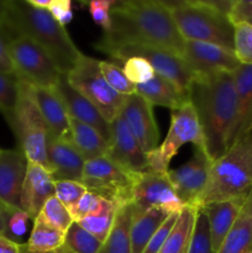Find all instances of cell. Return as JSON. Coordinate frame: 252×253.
Returning a JSON list of instances; mask_svg holds the SVG:
<instances>
[{
	"mask_svg": "<svg viewBox=\"0 0 252 253\" xmlns=\"http://www.w3.org/2000/svg\"><path fill=\"white\" fill-rule=\"evenodd\" d=\"M205 142L208 157L215 162L235 143L237 95L231 72L195 77L189 90Z\"/></svg>",
	"mask_w": 252,
	"mask_h": 253,
	"instance_id": "cell-1",
	"label": "cell"
},
{
	"mask_svg": "<svg viewBox=\"0 0 252 253\" xmlns=\"http://www.w3.org/2000/svg\"><path fill=\"white\" fill-rule=\"evenodd\" d=\"M111 27L98 43H135L160 47L182 57L184 42L169 7L161 0L115 1Z\"/></svg>",
	"mask_w": 252,
	"mask_h": 253,
	"instance_id": "cell-2",
	"label": "cell"
},
{
	"mask_svg": "<svg viewBox=\"0 0 252 253\" xmlns=\"http://www.w3.org/2000/svg\"><path fill=\"white\" fill-rule=\"evenodd\" d=\"M7 29L12 37L25 36L39 44L63 74L73 69L82 52L48 10L30 5L26 0H9Z\"/></svg>",
	"mask_w": 252,
	"mask_h": 253,
	"instance_id": "cell-3",
	"label": "cell"
},
{
	"mask_svg": "<svg viewBox=\"0 0 252 253\" xmlns=\"http://www.w3.org/2000/svg\"><path fill=\"white\" fill-rule=\"evenodd\" d=\"M184 40L209 42L234 51V25L229 19L234 0L163 1Z\"/></svg>",
	"mask_w": 252,
	"mask_h": 253,
	"instance_id": "cell-4",
	"label": "cell"
},
{
	"mask_svg": "<svg viewBox=\"0 0 252 253\" xmlns=\"http://www.w3.org/2000/svg\"><path fill=\"white\" fill-rule=\"evenodd\" d=\"M252 190V131L242 136L212 162L207 185L193 208L247 198Z\"/></svg>",
	"mask_w": 252,
	"mask_h": 253,
	"instance_id": "cell-5",
	"label": "cell"
},
{
	"mask_svg": "<svg viewBox=\"0 0 252 253\" xmlns=\"http://www.w3.org/2000/svg\"><path fill=\"white\" fill-rule=\"evenodd\" d=\"M17 79L19 99L14 115L7 124L14 131L19 148L24 152L27 162L42 166L51 173L47 158V145L52 133L32 98L29 82L19 77Z\"/></svg>",
	"mask_w": 252,
	"mask_h": 253,
	"instance_id": "cell-6",
	"label": "cell"
},
{
	"mask_svg": "<svg viewBox=\"0 0 252 253\" xmlns=\"http://www.w3.org/2000/svg\"><path fill=\"white\" fill-rule=\"evenodd\" d=\"M99 62L82 53L73 69L66 74V78L78 93L100 111L108 123H111L120 115L127 96L120 95L109 85L101 73Z\"/></svg>",
	"mask_w": 252,
	"mask_h": 253,
	"instance_id": "cell-7",
	"label": "cell"
},
{
	"mask_svg": "<svg viewBox=\"0 0 252 253\" xmlns=\"http://www.w3.org/2000/svg\"><path fill=\"white\" fill-rule=\"evenodd\" d=\"M193 143L195 148L205 151L204 136L198 115L190 101L172 111L170 126L162 145L146 153L150 172L167 175L169 163L184 143Z\"/></svg>",
	"mask_w": 252,
	"mask_h": 253,
	"instance_id": "cell-8",
	"label": "cell"
},
{
	"mask_svg": "<svg viewBox=\"0 0 252 253\" xmlns=\"http://www.w3.org/2000/svg\"><path fill=\"white\" fill-rule=\"evenodd\" d=\"M140 174L128 170L109 156L85 161L82 184L116 207L132 203L133 188Z\"/></svg>",
	"mask_w": 252,
	"mask_h": 253,
	"instance_id": "cell-9",
	"label": "cell"
},
{
	"mask_svg": "<svg viewBox=\"0 0 252 253\" xmlns=\"http://www.w3.org/2000/svg\"><path fill=\"white\" fill-rule=\"evenodd\" d=\"M95 48L119 61H125L131 57H141L153 67L156 73L177 84L187 93H189L190 86L195 79L194 73L190 71L188 64L179 54L160 47L135 43L113 44L96 42Z\"/></svg>",
	"mask_w": 252,
	"mask_h": 253,
	"instance_id": "cell-10",
	"label": "cell"
},
{
	"mask_svg": "<svg viewBox=\"0 0 252 253\" xmlns=\"http://www.w3.org/2000/svg\"><path fill=\"white\" fill-rule=\"evenodd\" d=\"M7 49L19 78L34 85L56 88L63 73L39 44L29 37L16 36L7 43Z\"/></svg>",
	"mask_w": 252,
	"mask_h": 253,
	"instance_id": "cell-11",
	"label": "cell"
},
{
	"mask_svg": "<svg viewBox=\"0 0 252 253\" xmlns=\"http://www.w3.org/2000/svg\"><path fill=\"white\" fill-rule=\"evenodd\" d=\"M133 217L155 208L170 212H180L185 205L180 202L167 175L146 172L140 174L133 188Z\"/></svg>",
	"mask_w": 252,
	"mask_h": 253,
	"instance_id": "cell-12",
	"label": "cell"
},
{
	"mask_svg": "<svg viewBox=\"0 0 252 253\" xmlns=\"http://www.w3.org/2000/svg\"><path fill=\"white\" fill-rule=\"evenodd\" d=\"M211 165L212 162L208 157L207 152L197 148L193 157L187 163L177 169H169L167 172L170 184L185 207H193L203 193L209 178Z\"/></svg>",
	"mask_w": 252,
	"mask_h": 253,
	"instance_id": "cell-13",
	"label": "cell"
},
{
	"mask_svg": "<svg viewBox=\"0 0 252 253\" xmlns=\"http://www.w3.org/2000/svg\"><path fill=\"white\" fill-rule=\"evenodd\" d=\"M182 58L195 77L216 72H234L240 62L234 51L209 42L185 40Z\"/></svg>",
	"mask_w": 252,
	"mask_h": 253,
	"instance_id": "cell-14",
	"label": "cell"
},
{
	"mask_svg": "<svg viewBox=\"0 0 252 253\" xmlns=\"http://www.w3.org/2000/svg\"><path fill=\"white\" fill-rule=\"evenodd\" d=\"M120 116L143 152L148 153L158 147L160 131L153 115V106L146 99L136 93L128 95Z\"/></svg>",
	"mask_w": 252,
	"mask_h": 253,
	"instance_id": "cell-15",
	"label": "cell"
},
{
	"mask_svg": "<svg viewBox=\"0 0 252 253\" xmlns=\"http://www.w3.org/2000/svg\"><path fill=\"white\" fill-rule=\"evenodd\" d=\"M27 160L20 148H0V200L9 209H21V193Z\"/></svg>",
	"mask_w": 252,
	"mask_h": 253,
	"instance_id": "cell-16",
	"label": "cell"
},
{
	"mask_svg": "<svg viewBox=\"0 0 252 253\" xmlns=\"http://www.w3.org/2000/svg\"><path fill=\"white\" fill-rule=\"evenodd\" d=\"M111 141L109 157L137 174L150 172L146 152L130 132L120 115L110 123Z\"/></svg>",
	"mask_w": 252,
	"mask_h": 253,
	"instance_id": "cell-17",
	"label": "cell"
},
{
	"mask_svg": "<svg viewBox=\"0 0 252 253\" xmlns=\"http://www.w3.org/2000/svg\"><path fill=\"white\" fill-rule=\"evenodd\" d=\"M54 90H56L57 93H58V95L61 96L69 118L94 127L109 143H110V123H108V121L104 119V116L101 115L100 111H99L88 99L84 98L81 93H78V91L68 83V81H67L66 78V74L62 76L61 81L57 84Z\"/></svg>",
	"mask_w": 252,
	"mask_h": 253,
	"instance_id": "cell-18",
	"label": "cell"
},
{
	"mask_svg": "<svg viewBox=\"0 0 252 253\" xmlns=\"http://www.w3.org/2000/svg\"><path fill=\"white\" fill-rule=\"evenodd\" d=\"M52 197H54V179L51 173L42 166L27 162L21 193V210L27 212L34 221Z\"/></svg>",
	"mask_w": 252,
	"mask_h": 253,
	"instance_id": "cell-19",
	"label": "cell"
},
{
	"mask_svg": "<svg viewBox=\"0 0 252 253\" xmlns=\"http://www.w3.org/2000/svg\"><path fill=\"white\" fill-rule=\"evenodd\" d=\"M47 158L54 180H73L82 183L85 160L71 141L51 135L47 145Z\"/></svg>",
	"mask_w": 252,
	"mask_h": 253,
	"instance_id": "cell-20",
	"label": "cell"
},
{
	"mask_svg": "<svg viewBox=\"0 0 252 253\" xmlns=\"http://www.w3.org/2000/svg\"><path fill=\"white\" fill-rule=\"evenodd\" d=\"M29 84L32 98L52 135L71 141V118L58 93L54 89Z\"/></svg>",
	"mask_w": 252,
	"mask_h": 253,
	"instance_id": "cell-21",
	"label": "cell"
},
{
	"mask_svg": "<svg viewBox=\"0 0 252 253\" xmlns=\"http://www.w3.org/2000/svg\"><path fill=\"white\" fill-rule=\"evenodd\" d=\"M246 199L247 198H239V199L212 203L200 209L204 211L209 221L210 239H211V247L214 253H216L225 237L236 222Z\"/></svg>",
	"mask_w": 252,
	"mask_h": 253,
	"instance_id": "cell-22",
	"label": "cell"
},
{
	"mask_svg": "<svg viewBox=\"0 0 252 253\" xmlns=\"http://www.w3.org/2000/svg\"><path fill=\"white\" fill-rule=\"evenodd\" d=\"M136 94L146 99L152 106H165L172 111L189 101V93L157 73L147 83L136 85Z\"/></svg>",
	"mask_w": 252,
	"mask_h": 253,
	"instance_id": "cell-23",
	"label": "cell"
},
{
	"mask_svg": "<svg viewBox=\"0 0 252 253\" xmlns=\"http://www.w3.org/2000/svg\"><path fill=\"white\" fill-rule=\"evenodd\" d=\"M237 95V126L235 142L252 131V64H242L232 72Z\"/></svg>",
	"mask_w": 252,
	"mask_h": 253,
	"instance_id": "cell-24",
	"label": "cell"
},
{
	"mask_svg": "<svg viewBox=\"0 0 252 253\" xmlns=\"http://www.w3.org/2000/svg\"><path fill=\"white\" fill-rule=\"evenodd\" d=\"M216 253H252V190Z\"/></svg>",
	"mask_w": 252,
	"mask_h": 253,
	"instance_id": "cell-25",
	"label": "cell"
},
{
	"mask_svg": "<svg viewBox=\"0 0 252 253\" xmlns=\"http://www.w3.org/2000/svg\"><path fill=\"white\" fill-rule=\"evenodd\" d=\"M133 221V204L119 205L115 220L99 253H132L131 226Z\"/></svg>",
	"mask_w": 252,
	"mask_h": 253,
	"instance_id": "cell-26",
	"label": "cell"
},
{
	"mask_svg": "<svg viewBox=\"0 0 252 253\" xmlns=\"http://www.w3.org/2000/svg\"><path fill=\"white\" fill-rule=\"evenodd\" d=\"M71 142L85 161L108 156L110 143L91 126L71 119Z\"/></svg>",
	"mask_w": 252,
	"mask_h": 253,
	"instance_id": "cell-27",
	"label": "cell"
},
{
	"mask_svg": "<svg viewBox=\"0 0 252 253\" xmlns=\"http://www.w3.org/2000/svg\"><path fill=\"white\" fill-rule=\"evenodd\" d=\"M173 212L162 208H155L143 212L140 216L133 217L131 226V249L132 253H143L148 242L157 232L161 225Z\"/></svg>",
	"mask_w": 252,
	"mask_h": 253,
	"instance_id": "cell-28",
	"label": "cell"
},
{
	"mask_svg": "<svg viewBox=\"0 0 252 253\" xmlns=\"http://www.w3.org/2000/svg\"><path fill=\"white\" fill-rule=\"evenodd\" d=\"M198 209L185 207L178 215L167 241L160 253H187L197 222Z\"/></svg>",
	"mask_w": 252,
	"mask_h": 253,
	"instance_id": "cell-29",
	"label": "cell"
},
{
	"mask_svg": "<svg viewBox=\"0 0 252 253\" xmlns=\"http://www.w3.org/2000/svg\"><path fill=\"white\" fill-rule=\"evenodd\" d=\"M64 237H66V232L52 226L39 214L34 220L31 234H30L29 240L25 242V246L31 252H54L63 246Z\"/></svg>",
	"mask_w": 252,
	"mask_h": 253,
	"instance_id": "cell-30",
	"label": "cell"
},
{
	"mask_svg": "<svg viewBox=\"0 0 252 253\" xmlns=\"http://www.w3.org/2000/svg\"><path fill=\"white\" fill-rule=\"evenodd\" d=\"M116 210H118V207L113 202L103 199L98 211L94 212L93 215H89V216L79 220L77 222L84 230H86L89 234H91L96 239L100 240L101 242H104L106 240V237H108L111 227H113Z\"/></svg>",
	"mask_w": 252,
	"mask_h": 253,
	"instance_id": "cell-31",
	"label": "cell"
},
{
	"mask_svg": "<svg viewBox=\"0 0 252 253\" xmlns=\"http://www.w3.org/2000/svg\"><path fill=\"white\" fill-rule=\"evenodd\" d=\"M64 246L73 253H99L103 242L74 221L67 230Z\"/></svg>",
	"mask_w": 252,
	"mask_h": 253,
	"instance_id": "cell-32",
	"label": "cell"
},
{
	"mask_svg": "<svg viewBox=\"0 0 252 253\" xmlns=\"http://www.w3.org/2000/svg\"><path fill=\"white\" fill-rule=\"evenodd\" d=\"M19 99V79L16 74L0 72V113L9 123Z\"/></svg>",
	"mask_w": 252,
	"mask_h": 253,
	"instance_id": "cell-33",
	"label": "cell"
},
{
	"mask_svg": "<svg viewBox=\"0 0 252 253\" xmlns=\"http://www.w3.org/2000/svg\"><path fill=\"white\" fill-rule=\"evenodd\" d=\"M99 66H100V71L105 81L108 82L109 85L116 93L124 96L132 95V94L136 93V85L128 81L127 77L124 73L123 68H120L118 64L111 63V62L100 61L99 62Z\"/></svg>",
	"mask_w": 252,
	"mask_h": 253,
	"instance_id": "cell-34",
	"label": "cell"
},
{
	"mask_svg": "<svg viewBox=\"0 0 252 253\" xmlns=\"http://www.w3.org/2000/svg\"><path fill=\"white\" fill-rule=\"evenodd\" d=\"M40 215L47 222H49L52 226H54L56 229L61 230L63 232H67V230L74 222L71 212L68 211V209L56 197H52L51 199L47 200Z\"/></svg>",
	"mask_w": 252,
	"mask_h": 253,
	"instance_id": "cell-35",
	"label": "cell"
},
{
	"mask_svg": "<svg viewBox=\"0 0 252 253\" xmlns=\"http://www.w3.org/2000/svg\"><path fill=\"white\" fill-rule=\"evenodd\" d=\"M234 53L240 63L252 64V25L234 24Z\"/></svg>",
	"mask_w": 252,
	"mask_h": 253,
	"instance_id": "cell-36",
	"label": "cell"
},
{
	"mask_svg": "<svg viewBox=\"0 0 252 253\" xmlns=\"http://www.w3.org/2000/svg\"><path fill=\"white\" fill-rule=\"evenodd\" d=\"M88 189L85 185L73 180H54V197L71 212Z\"/></svg>",
	"mask_w": 252,
	"mask_h": 253,
	"instance_id": "cell-37",
	"label": "cell"
},
{
	"mask_svg": "<svg viewBox=\"0 0 252 253\" xmlns=\"http://www.w3.org/2000/svg\"><path fill=\"white\" fill-rule=\"evenodd\" d=\"M187 253H214L210 239V227L204 211L198 210L197 222Z\"/></svg>",
	"mask_w": 252,
	"mask_h": 253,
	"instance_id": "cell-38",
	"label": "cell"
},
{
	"mask_svg": "<svg viewBox=\"0 0 252 253\" xmlns=\"http://www.w3.org/2000/svg\"><path fill=\"white\" fill-rule=\"evenodd\" d=\"M123 71L128 81L135 85L147 83L156 76L153 67L141 57H131V58L125 59Z\"/></svg>",
	"mask_w": 252,
	"mask_h": 253,
	"instance_id": "cell-39",
	"label": "cell"
},
{
	"mask_svg": "<svg viewBox=\"0 0 252 253\" xmlns=\"http://www.w3.org/2000/svg\"><path fill=\"white\" fill-rule=\"evenodd\" d=\"M30 221H32V219L24 210H10L4 236H6L7 239L16 242V244L25 245L24 237L26 236L27 231H29Z\"/></svg>",
	"mask_w": 252,
	"mask_h": 253,
	"instance_id": "cell-40",
	"label": "cell"
},
{
	"mask_svg": "<svg viewBox=\"0 0 252 253\" xmlns=\"http://www.w3.org/2000/svg\"><path fill=\"white\" fill-rule=\"evenodd\" d=\"M114 4V0H93L88 4L94 22L103 27L104 32H108L111 27L110 11Z\"/></svg>",
	"mask_w": 252,
	"mask_h": 253,
	"instance_id": "cell-41",
	"label": "cell"
},
{
	"mask_svg": "<svg viewBox=\"0 0 252 253\" xmlns=\"http://www.w3.org/2000/svg\"><path fill=\"white\" fill-rule=\"evenodd\" d=\"M101 202H103V198L88 190L81 198L76 208L71 211V215L74 221H79V220L84 219V217L89 216V215H93L94 212L98 211L101 205Z\"/></svg>",
	"mask_w": 252,
	"mask_h": 253,
	"instance_id": "cell-42",
	"label": "cell"
},
{
	"mask_svg": "<svg viewBox=\"0 0 252 253\" xmlns=\"http://www.w3.org/2000/svg\"><path fill=\"white\" fill-rule=\"evenodd\" d=\"M178 215H179V212H173V214H170L169 216H168V219L161 225V227L157 230V232L153 235V237L151 239V241L148 242L147 247H146L143 253H160L161 252L163 245L166 244L168 236H169L170 230H172V227L174 226L175 221H177Z\"/></svg>",
	"mask_w": 252,
	"mask_h": 253,
	"instance_id": "cell-43",
	"label": "cell"
},
{
	"mask_svg": "<svg viewBox=\"0 0 252 253\" xmlns=\"http://www.w3.org/2000/svg\"><path fill=\"white\" fill-rule=\"evenodd\" d=\"M229 19L232 25L237 22L252 25V0H234Z\"/></svg>",
	"mask_w": 252,
	"mask_h": 253,
	"instance_id": "cell-44",
	"label": "cell"
},
{
	"mask_svg": "<svg viewBox=\"0 0 252 253\" xmlns=\"http://www.w3.org/2000/svg\"><path fill=\"white\" fill-rule=\"evenodd\" d=\"M48 11L63 27H66V25L73 19L72 2L69 0H51Z\"/></svg>",
	"mask_w": 252,
	"mask_h": 253,
	"instance_id": "cell-45",
	"label": "cell"
},
{
	"mask_svg": "<svg viewBox=\"0 0 252 253\" xmlns=\"http://www.w3.org/2000/svg\"><path fill=\"white\" fill-rule=\"evenodd\" d=\"M7 40L0 32V72L2 73L15 74V67L7 49Z\"/></svg>",
	"mask_w": 252,
	"mask_h": 253,
	"instance_id": "cell-46",
	"label": "cell"
},
{
	"mask_svg": "<svg viewBox=\"0 0 252 253\" xmlns=\"http://www.w3.org/2000/svg\"><path fill=\"white\" fill-rule=\"evenodd\" d=\"M7 6L9 0H0V32L4 35L7 42H10L14 37L7 29Z\"/></svg>",
	"mask_w": 252,
	"mask_h": 253,
	"instance_id": "cell-47",
	"label": "cell"
},
{
	"mask_svg": "<svg viewBox=\"0 0 252 253\" xmlns=\"http://www.w3.org/2000/svg\"><path fill=\"white\" fill-rule=\"evenodd\" d=\"M21 246L4 235H0V253H21Z\"/></svg>",
	"mask_w": 252,
	"mask_h": 253,
	"instance_id": "cell-48",
	"label": "cell"
},
{
	"mask_svg": "<svg viewBox=\"0 0 252 253\" xmlns=\"http://www.w3.org/2000/svg\"><path fill=\"white\" fill-rule=\"evenodd\" d=\"M26 1L34 7H37V9L48 10L51 0H26Z\"/></svg>",
	"mask_w": 252,
	"mask_h": 253,
	"instance_id": "cell-49",
	"label": "cell"
},
{
	"mask_svg": "<svg viewBox=\"0 0 252 253\" xmlns=\"http://www.w3.org/2000/svg\"><path fill=\"white\" fill-rule=\"evenodd\" d=\"M10 210H6V211H0V235L5 234V230H6V224H7V217H9Z\"/></svg>",
	"mask_w": 252,
	"mask_h": 253,
	"instance_id": "cell-50",
	"label": "cell"
},
{
	"mask_svg": "<svg viewBox=\"0 0 252 253\" xmlns=\"http://www.w3.org/2000/svg\"><path fill=\"white\" fill-rule=\"evenodd\" d=\"M57 252H58V253H73V252L71 251V250H68V249H67V247L64 246V245H63V246L61 247V249H59V250H57Z\"/></svg>",
	"mask_w": 252,
	"mask_h": 253,
	"instance_id": "cell-51",
	"label": "cell"
},
{
	"mask_svg": "<svg viewBox=\"0 0 252 253\" xmlns=\"http://www.w3.org/2000/svg\"><path fill=\"white\" fill-rule=\"evenodd\" d=\"M21 253H37V252H31V251H29V250L26 249V246H25V245H22V246H21ZM47 253H58V252L54 251V252H47Z\"/></svg>",
	"mask_w": 252,
	"mask_h": 253,
	"instance_id": "cell-52",
	"label": "cell"
},
{
	"mask_svg": "<svg viewBox=\"0 0 252 253\" xmlns=\"http://www.w3.org/2000/svg\"><path fill=\"white\" fill-rule=\"evenodd\" d=\"M6 210H10V209L6 207V205L4 204V203L1 202V200H0V211H6ZM11 210H12V209H11Z\"/></svg>",
	"mask_w": 252,
	"mask_h": 253,
	"instance_id": "cell-53",
	"label": "cell"
}]
</instances>
